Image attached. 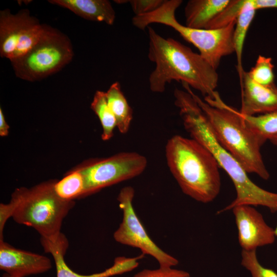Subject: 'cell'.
I'll return each instance as SVG.
<instances>
[{
	"label": "cell",
	"instance_id": "6da1fadb",
	"mask_svg": "<svg viewBox=\"0 0 277 277\" xmlns=\"http://www.w3.org/2000/svg\"><path fill=\"white\" fill-rule=\"evenodd\" d=\"M174 96L185 130L191 138L211 152L235 187V198L219 210L217 214L240 205L261 206L268 208L272 213L277 212V193L266 190L250 180L242 166L218 141L205 114L192 95L187 91L176 88Z\"/></svg>",
	"mask_w": 277,
	"mask_h": 277
},
{
	"label": "cell",
	"instance_id": "7a4b0ae2",
	"mask_svg": "<svg viewBox=\"0 0 277 277\" xmlns=\"http://www.w3.org/2000/svg\"><path fill=\"white\" fill-rule=\"evenodd\" d=\"M149 60L155 68L149 77L150 90L162 93L167 84L181 81L211 97L216 91L219 75L200 54L172 38H164L152 27H148Z\"/></svg>",
	"mask_w": 277,
	"mask_h": 277
},
{
	"label": "cell",
	"instance_id": "3957f363",
	"mask_svg": "<svg viewBox=\"0 0 277 277\" xmlns=\"http://www.w3.org/2000/svg\"><path fill=\"white\" fill-rule=\"evenodd\" d=\"M182 84L204 112L220 144L247 173H255L267 180L270 174L261 153L266 141L245 126L239 111L226 104L217 91L203 101L189 85Z\"/></svg>",
	"mask_w": 277,
	"mask_h": 277
},
{
	"label": "cell",
	"instance_id": "277c9868",
	"mask_svg": "<svg viewBox=\"0 0 277 277\" xmlns=\"http://www.w3.org/2000/svg\"><path fill=\"white\" fill-rule=\"evenodd\" d=\"M170 172L182 192L193 200L208 203L219 195L221 187L219 165L211 152L192 138L170 137L165 146Z\"/></svg>",
	"mask_w": 277,
	"mask_h": 277
},
{
	"label": "cell",
	"instance_id": "5b68a950",
	"mask_svg": "<svg viewBox=\"0 0 277 277\" xmlns=\"http://www.w3.org/2000/svg\"><path fill=\"white\" fill-rule=\"evenodd\" d=\"M56 181L44 182L30 188H17L11 197L15 206L13 220L33 228L41 238L52 242L62 234L63 221L75 205L74 201H65L57 196L54 189Z\"/></svg>",
	"mask_w": 277,
	"mask_h": 277
},
{
	"label": "cell",
	"instance_id": "8992f818",
	"mask_svg": "<svg viewBox=\"0 0 277 277\" xmlns=\"http://www.w3.org/2000/svg\"><path fill=\"white\" fill-rule=\"evenodd\" d=\"M182 0H165L155 10L134 16L133 25L145 30L152 23L169 26L177 31L186 41L193 45L200 54L215 70L221 59L234 52L233 33L236 21L218 29H194L182 25L176 19L175 12L182 3Z\"/></svg>",
	"mask_w": 277,
	"mask_h": 277
},
{
	"label": "cell",
	"instance_id": "52a82bcc",
	"mask_svg": "<svg viewBox=\"0 0 277 277\" xmlns=\"http://www.w3.org/2000/svg\"><path fill=\"white\" fill-rule=\"evenodd\" d=\"M74 55L69 37L46 25L38 42L23 56L10 62L15 74L29 82L40 81L64 68Z\"/></svg>",
	"mask_w": 277,
	"mask_h": 277
},
{
	"label": "cell",
	"instance_id": "ba28073f",
	"mask_svg": "<svg viewBox=\"0 0 277 277\" xmlns=\"http://www.w3.org/2000/svg\"><path fill=\"white\" fill-rule=\"evenodd\" d=\"M147 164L146 157L136 152H122L85 163L76 168L84 180V196L138 176Z\"/></svg>",
	"mask_w": 277,
	"mask_h": 277
},
{
	"label": "cell",
	"instance_id": "9c48e42d",
	"mask_svg": "<svg viewBox=\"0 0 277 277\" xmlns=\"http://www.w3.org/2000/svg\"><path fill=\"white\" fill-rule=\"evenodd\" d=\"M135 191L125 186L117 197L123 212L122 221L113 233L114 240L121 244L138 248L142 254L154 258L161 267H173L179 264L174 256L161 249L150 238L137 216L133 206Z\"/></svg>",
	"mask_w": 277,
	"mask_h": 277
},
{
	"label": "cell",
	"instance_id": "30bf717a",
	"mask_svg": "<svg viewBox=\"0 0 277 277\" xmlns=\"http://www.w3.org/2000/svg\"><path fill=\"white\" fill-rule=\"evenodd\" d=\"M45 27L28 9L15 14L8 9L1 10V56L10 62L23 56L38 42Z\"/></svg>",
	"mask_w": 277,
	"mask_h": 277
},
{
	"label": "cell",
	"instance_id": "8fae6325",
	"mask_svg": "<svg viewBox=\"0 0 277 277\" xmlns=\"http://www.w3.org/2000/svg\"><path fill=\"white\" fill-rule=\"evenodd\" d=\"M235 217L238 241L242 250H256L257 248L273 244L274 228L265 222L262 214L250 205H240L231 210Z\"/></svg>",
	"mask_w": 277,
	"mask_h": 277
},
{
	"label": "cell",
	"instance_id": "7c38bea8",
	"mask_svg": "<svg viewBox=\"0 0 277 277\" xmlns=\"http://www.w3.org/2000/svg\"><path fill=\"white\" fill-rule=\"evenodd\" d=\"M51 268V262L47 256L0 241V268L10 276L27 277L45 273Z\"/></svg>",
	"mask_w": 277,
	"mask_h": 277
},
{
	"label": "cell",
	"instance_id": "4fadbf2b",
	"mask_svg": "<svg viewBox=\"0 0 277 277\" xmlns=\"http://www.w3.org/2000/svg\"><path fill=\"white\" fill-rule=\"evenodd\" d=\"M241 88L242 104L239 112L241 114L254 116L277 109V87L275 84L270 86L259 84L244 71Z\"/></svg>",
	"mask_w": 277,
	"mask_h": 277
},
{
	"label": "cell",
	"instance_id": "5bb4252c",
	"mask_svg": "<svg viewBox=\"0 0 277 277\" xmlns=\"http://www.w3.org/2000/svg\"><path fill=\"white\" fill-rule=\"evenodd\" d=\"M41 243L44 251L53 256L56 267V277H110L124 273L123 265L117 261H114L112 266L98 273L84 275L74 271L65 261L64 256L68 249L69 242L63 233L54 242L41 238Z\"/></svg>",
	"mask_w": 277,
	"mask_h": 277
},
{
	"label": "cell",
	"instance_id": "9a60e30c",
	"mask_svg": "<svg viewBox=\"0 0 277 277\" xmlns=\"http://www.w3.org/2000/svg\"><path fill=\"white\" fill-rule=\"evenodd\" d=\"M52 4L69 9L75 14L89 21L104 22L112 25L115 13L107 0H51Z\"/></svg>",
	"mask_w": 277,
	"mask_h": 277
},
{
	"label": "cell",
	"instance_id": "2e32d148",
	"mask_svg": "<svg viewBox=\"0 0 277 277\" xmlns=\"http://www.w3.org/2000/svg\"><path fill=\"white\" fill-rule=\"evenodd\" d=\"M230 0H190L185 7L186 26L206 29Z\"/></svg>",
	"mask_w": 277,
	"mask_h": 277
},
{
	"label": "cell",
	"instance_id": "e0dca14e",
	"mask_svg": "<svg viewBox=\"0 0 277 277\" xmlns=\"http://www.w3.org/2000/svg\"><path fill=\"white\" fill-rule=\"evenodd\" d=\"M105 93L108 105L116 120V127L122 134L127 133L131 125L133 112L120 83H113Z\"/></svg>",
	"mask_w": 277,
	"mask_h": 277
},
{
	"label": "cell",
	"instance_id": "ac0fdd59",
	"mask_svg": "<svg viewBox=\"0 0 277 277\" xmlns=\"http://www.w3.org/2000/svg\"><path fill=\"white\" fill-rule=\"evenodd\" d=\"M256 11L253 6L252 0H246L236 21L233 33V43L234 52L236 56V69L240 84L242 83L243 73L245 71L242 64L244 44L248 29L253 19Z\"/></svg>",
	"mask_w": 277,
	"mask_h": 277
},
{
	"label": "cell",
	"instance_id": "d6986e66",
	"mask_svg": "<svg viewBox=\"0 0 277 277\" xmlns=\"http://www.w3.org/2000/svg\"><path fill=\"white\" fill-rule=\"evenodd\" d=\"M91 108L101 122L103 129L102 139L109 140L113 136L116 122L108 105L105 92L100 90L95 92L91 103Z\"/></svg>",
	"mask_w": 277,
	"mask_h": 277
},
{
	"label": "cell",
	"instance_id": "ffe728a7",
	"mask_svg": "<svg viewBox=\"0 0 277 277\" xmlns=\"http://www.w3.org/2000/svg\"><path fill=\"white\" fill-rule=\"evenodd\" d=\"M54 189L57 196L65 201H73L76 198L84 196L85 182L83 176L75 169L60 181H56Z\"/></svg>",
	"mask_w": 277,
	"mask_h": 277
},
{
	"label": "cell",
	"instance_id": "44dd1931",
	"mask_svg": "<svg viewBox=\"0 0 277 277\" xmlns=\"http://www.w3.org/2000/svg\"><path fill=\"white\" fill-rule=\"evenodd\" d=\"M240 114L245 126L265 141L277 134V109L259 115L248 116L240 113Z\"/></svg>",
	"mask_w": 277,
	"mask_h": 277
},
{
	"label": "cell",
	"instance_id": "7402d4cb",
	"mask_svg": "<svg viewBox=\"0 0 277 277\" xmlns=\"http://www.w3.org/2000/svg\"><path fill=\"white\" fill-rule=\"evenodd\" d=\"M273 68L271 57L259 55L254 67L247 72L256 83L264 86H270L274 84Z\"/></svg>",
	"mask_w": 277,
	"mask_h": 277
},
{
	"label": "cell",
	"instance_id": "603a6c76",
	"mask_svg": "<svg viewBox=\"0 0 277 277\" xmlns=\"http://www.w3.org/2000/svg\"><path fill=\"white\" fill-rule=\"evenodd\" d=\"M246 0H230L228 5L207 26L206 29L224 27L236 20Z\"/></svg>",
	"mask_w": 277,
	"mask_h": 277
},
{
	"label": "cell",
	"instance_id": "cb8c5ba5",
	"mask_svg": "<svg viewBox=\"0 0 277 277\" xmlns=\"http://www.w3.org/2000/svg\"><path fill=\"white\" fill-rule=\"evenodd\" d=\"M242 266L247 270L251 277H277L274 270L264 267L259 261L256 250H242Z\"/></svg>",
	"mask_w": 277,
	"mask_h": 277
},
{
	"label": "cell",
	"instance_id": "d4e9b609",
	"mask_svg": "<svg viewBox=\"0 0 277 277\" xmlns=\"http://www.w3.org/2000/svg\"><path fill=\"white\" fill-rule=\"evenodd\" d=\"M132 277H191L183 270L173 267H161L157 269H145L135 273Z\"/></svg>",
	"mask_w": 277,
	"mask_h": 277
},
{
	"label": "cell",
	"instance_id": "484cf974",
	"mask_svg": "<svg viewBox=\"0 0 277 277\" xmlns=\"http://www.w3.org/2000/svg\"><path fill=\"white\" fill-rule=\"evenodd\" d=\"M165 0H130L129 3L135 15H140L155 10Z\"/></svg>",
	"mask_w": 277,
	"mask_h": 277
},
{
	"label": "cell",
	"instance_id": "4316f807",
	"mask_svg": "<svg viewBox=\"0 0 277 277\" xmlns=\"http://www.w3.org/2000/svg\"><path fill=\"white\" fill-rule=\"evenodd\" d=\"M15 203L12 200L7 204H0V241H3V231L7 220L12 216L15 209Z\"/></svg>",
	"mask_w": 277,
	"mask_h": 277
},
{
	"label": "cell",
	"instance_id": "83f0119b",
	"mask_svg": "<svg viewBox=\"0 0 277 277\" xmlns=\"http://www.w3.org/2000/svg\"><path fill=\"white\" fill-rule=\"evenodd\" d=\"M256 10L264 8H277V0H252Z\"/></svg>",
	"mask_w": 277,
	"mask_h": 277
},
{
	"label": "cell",
	"instance_id": "f1b7e54d",
	"mask_svg": "<svg viewBox=\"0 0 277 277\" xmlns=\"http://www.w3.org/2000/svg\"><path fill=\"white\" fill-rule=\"evenodd\" d=\"M9 126L7 123L2 109L0 108V135L7 136L9 132Z\"/></svg>",
	"mask_w": 277,
	"mask_h": 277
},
{
	"label": "cell",
	"instance_id": "f546056e",
	"mask_svg": "<svg viewBox=\"0 0 277 277\" xmlns=\"http://www.w3.org/2000/svg\"><path fill=\"white\" fill-rule=\"evenodd\" d=\"M268 140L274 145L277 146V134L270 137Z\"/></svg>",
	"mask_w": 277,
	"mask_h": 277
},
{
	"label": "cell",
	"instance_id": "4dcf8cb0",
	"mask_svg": "<svg viewBox=\"0 0 277 277\" xmlns=\"http://www.w3.org/2000/svg\"><path fill=\"white\" fill-rule=\"evenodd\" d=\"M274 231L275 236L277 237V224L276 225L275 227L274 228Z\"/></svg>",
	"mask_w": 277,
	"mask_h": 277
},
{
	"label": "cell",
	"instance_id": "1f68e13d",
	"mask_svg": "<svg viewBox=\"0 0 277 277\" xmlns=\"http://www.w3.org/2000/svg\"><path fill=\"white\" fill-rule=\"evenodd\" d=\"M2 277H12V276H10L9 275H8V274L6 273H4Z\"/></svg>",
	"mask_w": 277,
	"mask_h": 277
}]
</instances>
